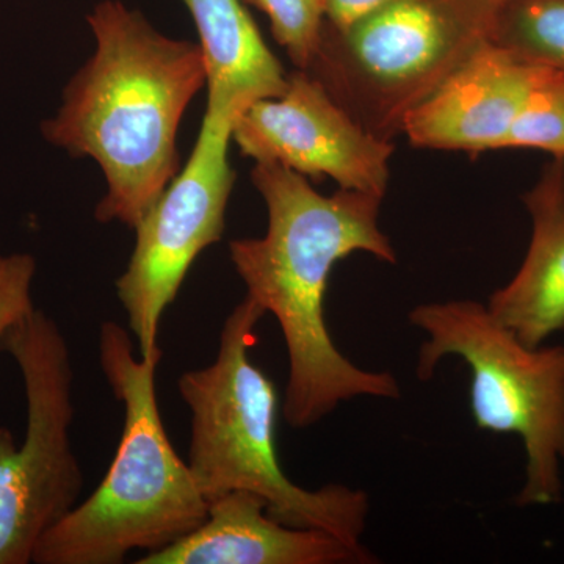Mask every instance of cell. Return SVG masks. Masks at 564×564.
Here are the masks:
<instances>
[{"label":"cell","mask_w":564,"mask_h":564,"mask_svg":"<svg viewBox=\"0 0 564 564\" xmlns=\"http://www.w3.org/2000/svg\"><path fill=\"white\" fill-rule=\"evenodd\" d=\"M251 181L267 204L269 228L261 239L232 240L229 256L247 296L280 323L289 358L285 422L307 429L358 397L400 399L393 375L345 358L325 317L337 262L356 251L397 262L378 223L383 196L347 188L325 196L303 174L269 162H256Z\"/></svg>","instance_id":"cell-1"},{"label":"cell","mask_w":564,"mask_h":564,"mask_svg":"<svg viewBox=\"0 0 564 564\" xmlns=\"http://www.w3.org/2000/svg\"><path fill=\"white\" fill-rule=\"evenodd\" d=\"M87 21L95 52L43 133L101 166L107 192L96 220L135 229L177 174V132L207 85L206 63L198 43L163 35L120 0H102Z\"/></svg>","instance_id":"cell-2"},{"label":"cell","mask_w":564,"mask_h":564,"mask_svg":"<svg viewBox=\"0 0 564 564\" xmlns=\"http://www.w3.org/2000/svg\"><path fill=\"white\" fill-rule=\"evenodd\" d=\"M99 364L124 410L117 454L85 502L41 536L36 564H120L133 551H162L206 521V497L174 451L155 393L161 355L137 356L131 329L99 328Z\"/></svg>","instance_id":"cell-3"},{"label":"cell","mask_w":564,"mask_h":564,"mask_svg":"<svg viewBox=\"0 0 564 564\" xmlns=\"http://www.w3.org/2000/svg\"><path fill=\"white\" fill-rule=\"evenodd\" d=\"M265 311L250 296L234 307L220 333L217 358L177 381L192 413L188 466L207 502L223 494L250 491L282 524L315 529L358 552L369 516L361 489L329 484L311 489L293 484L276 451L278 392L250 359L256 326Z\"/></svg>","instance_id":"cell-4"},{"label":"cell","mask_w":564,"mask_h":564,"mask_svg":"<svg viewBox=\"0 0 564 564\" xmlns=\"http://www.w3.org/2000/svg\"><path fill=\"white\" fill-rule=\"evenodd\" d=\"M411 325L429 336L417 377L432 380L447 356L469 366L470 410L481 432L516 434L525 448V484L518 507L562 500L564 345L529 347L485 304L473 300L415 306Z\"/></svg>","instance_id":"cell-5"},{"label":"cell","mask_w":564,"mask_h":564,"mask_svg":"<svg viewBox=\"0 0 564 564\" xmlns=\"http://www.w3.org/2000/svg\"><path fill=\"white\" fill-rule=\"evenodd\" d=\"M486 40L488 25L454 0H395L345 31L325 22L306 70L367 132L392 141Z\"/></svg>","instance_id":"cell-6"},{"label":"cell","mask_w":564,"mask_h":564,"mask_svg":"<svg viewBox=\"0 0 564 564\" xmlns=\"http://www.w3.org/2000/svg\"><path fill=\"white\" fill-rule=\"evenodd\" d=\"M0 350L20 367L28 400L21 445L0 426V564H28L84 488L69 440L74 370L65 334L36 307L3 334Z\"/></svg>","instance_id":"cell-7"},{"label":"cell","mask_w":564,"mask_h":564,"mask_svg":"<svg viewBox=\"0 0 564 564\" xmlns=\"http://www.w3.org/2000/svg\"><path fill=\"white\" fill-rule=\"evenodd\" d=\"M231 117L207 110L191 159L135 226V247L115 282L139 355H161L159 332L192 263L220 242L236 173Z\"/></svg>","instance_id":"cell-8"},{"label":"cell","mask_w":564,"mask_h":564,"mask_svg":"<svg viewBox=\"0 0 564 564\" xmlns=\"http://www.w3.org/2000/svg\"><path fill=\"white\" fill-rule=\"evenodd\" d=\"M232 140L254 162L315 180L328 176L347 191H388L392 141L367 132L307 70L289 74L280 96L248 107L234 124Z\"/></svg>","instance_id":"cell-9"},{"label":"cell","mask_w":564,"mask_h":564,"mask_svg":"<svg viewBox=\"0 0 564 564\" xmlns=\"http://www.w3.org/2000/svg\"><path fill=\"white\" fill-rule=\"evenodd\" d=\"M536 66L486 40L404 120L411 144L429 150H500L532 88Z\"/></svg>","instance_id":"cell-10"},{"label":"cell","mask_w":564,"mask_h":564,"mask_svg":"<svg viewBox=\"0 0 564 564\" xmlns=\"http://www.w3.org/2000/svg\"><path fill=\"white\" fill-rule=\"evenodd\" d=\"M137 564H355L375 563L339 538L282 524L258 494L231 491L210 500L207 518L176 543Z\"/></svg>","instance_id":"cell-11"},{"label":"cell","mask_w":564,"mask_h":564,"mask_svg":"<svg viewBox=\"0 0 564 564\" xmlns=\"http://www.w3.org/2000/svg\"><path fill=\"white\" fill-rule=\"evenodd\" d=\"M524 203L533 221L529 251L486 306L521 343L541 347L564 329V158L544 166Z\"/></svg>","instance_id":"cell-12"},{"label":"cell","mask_w":564,"mask_h":564,"mask_svg":"<svg viewBox=\"0 0 564 564\" xmlns=\"http://www.w3.org/2000/svg\"><path fill=\"white\" fill-rule=\"evenodd\" d=\"M182 2L195 21L206 63L207 110L237 121L252 104L284 91L288 74L262 40L242 0Z\"/></svg>","instance_id":"cell-13"},{"label":"cell","mask_w":564,"mask_h":564,"mask_svg":"<svg viewBox=\"0 0 564 564\" xmlns=\"http://www.w3.org/2000/svg\"><path fill=\"white\" fill-rule=\"evenodd\" d=\"M489 41L518 61L564 76V0H505Z\"/></svg>","instance_id":"cell-14"},{"label":"cell","mask_w":564,"mask_h":564,"mask_svg":"<svg viewBox=\"0 0 564 564\" xmlns=\"http://www.w3.org/2000/svg\"><path fill=\"white\" fill-rule=\"evenodd\" d=\"M503 148H532L564 158V76L536 66L524 106L519 111Z\"/></svg>","instance_id":"cell-15"},{"label":"cell","mask_w":564,"mask_h":564,"mask_svg":"<svg viewBox=\"0 0 564 564\" xmlns=\"http://www.w3.org/2000/svg\"><path fill=\"white\" fill-rule=\"evenodd\" d=\"M269 18L274 40L296 69L306 70L321 47L325 0H242Z\"/></svg>","instance_id":"cell-16"},{"label":"cell","mask_w":564,"mask_h":564,"mask_svg":"<svg viewBox=\"0 0 564 564\" xmlns=\"http://www.w3.org/2000/svg\"><path fill=\"white\" fill-rule=\"evenodd\" d=\"M35 273L33 256H0V340L14 323L35 310L32 302Z\"/></svg>","instance_id":"cell-17"},{"label":"cell","mask_w":564,"mask_h":564,"mask_svg":"<svg viewBox=\"0 0 564 564\" xmlns=\"http://www.w3.org/2000/svg\"><path fill=\"white\" fill-rule=\"evenodd\" d=\"M395 0H325V21L336 31H345Z\"/></svg>","instance_id":"cell-18"},{"label":"cell","mask_w":564,"mask_h":564,"mask_svg":"<svg viewBox=\"0 0 564 564\" xmlns=\"http://www.w3.org/2000/svg\"><path fill=\"white\" fill-rule=\"evenodd\" d=\"M463 10L469 11L475 18L485 22L491 33L494 17L505 0H454Z\"/></svg>","instance_id":"cell-19"}]
</instances>
